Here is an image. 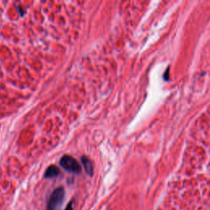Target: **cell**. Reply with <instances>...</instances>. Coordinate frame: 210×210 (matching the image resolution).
I'll use <instances>...</instances> for the list:
<instances>
[{
  "mask_svg": "<svg viewBox=\"0 0 210 210\" xmlns=\"http://www.w3.org/2000/svg\"><path fill=\"white\" fill-rule=\"evenodd\" d=\"M65 192L62 187L56 189L51 195L47 205V210H59L64 200Z\"/></svg>",
  "mask_w": 210,
  "mask_h": 210,
  "instance_id": "6da1fadb",
  "label": "cell"
},
{
  "mask_svg": "<svg viewBox=\"0 0 210 210\" xmlns=\"http://www.w3.org/2000/svg\"><path fill=\"white\" fill-rule=\"evenodd\" d=\"M60 165L67 172L78 174L81 172V167L74 158L70 155H64L60 159Z\"/></svg>",
  "mask_w": 210,
  "mask_h": 210,
  "instance_id": "7a4b0ae2",
  "label": "cell"
},
{
  "mask_svg": "<svg viewBox=\"0 0 210 210\" xmlns=\"http://www.w3.org/2000/svg\"><path fill=\"white\" fill-rule=\"evenodd\" d=\"M81 162H82L83 167L86 172L89 176H92L94 173V167H93L92 162L90 161L89 158L86 156H83L81 158Z\"/></svg>",
  "mask_w": 210,
  "mask_h": 210,
  "instance_id": "3957f363",
  "label": "cell"
},
{
  "mask_svg": "<svg viewBox=\"0 0 210 210\" xmlns=\"http://www.w3.org/2000/svg\"><path fill=\"white\" fill-rule=\"evenodd\" d=\"M60 171L58 167H56L54 165H52L49 167L46 171H45V173H44V177L45 178H53V177H55L57 176H58Z\"/></svg>",
  "mask_w": 210,
  "mask_h": 210,
  "instance_id": "277c9868",
  "label": "cell"
},
{
  "mask_svg": "<svg viewBox=\"0 0 210 210\" xmlns=\"http://www.w3.org/2000/svg\"><path fill=\"white\" fill-rule=\"evenodd\" d=\"M65 210H72V202H70L67 204V206Z\"/></svg>",
  "mask_w": 210,
  "mask_h": 210,
  "instance_id": "5b68a950",
  "label": "cell"
}]
</instances>
